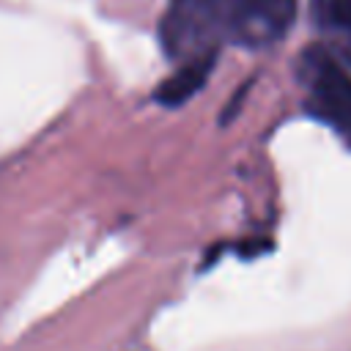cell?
Listing matches in <instances>:
<instances>
[{"label": "cell", "mask_w": 351, "mask_h": 351, "mask_svg": "<svg viewBox=\"0 0 351 351\" xmlns=\"http://www.w3.org/2000/svg\"><path fill=\"white\" fill-rule=\"evenodd\" d=\"M217 66V52L211 55H197L189 60L176 63V71L159 82V88L154 90V99L165 107H181L184 101H189L211 77Z\"/></svg>", "instance_id": "3957f363"}, {"label": "cell", "mask_w": 351, "mask_h": 351, "mask_svg": "<svg viewBox=\"0 0 351 351\" xmlns=\"http://www.w3.org/2000/svg\"><path fill=\"white\" fill-rule=\"evenodd\" d=\"M310 14L324 44L351 66V0H310Z\"/></svg>", "instance_id": "277c9868"}, {"label": "cell", "mask_w": 351, "mask_h": 351, "mask_svg": "<svg viewBox=\"0 0 351 351\" xmlns=\"http://www.w3.org/2000/svg\"><path fill=\"white\" fill-rule=\"evenodd\" d=\"M299 0H170L159 19V44L173 63L225 47H269L280 41Z\"/></svg>", "instance_id": "6da1fadb"}, {"label": "cell", "mask_w": 351, "mask_h": 351, "mask_svg": "<svg viewBox=\"0 0 351 351\" xmlns=\"http://www.w3.org/2000/svg\"><path fill=\"white\" fill-rule=\"evenodd\" d=\"M296 77L304 88V110L351 145V74L346 63L326 44H310L296 60Z\"/></svg>", "instance_id": "7a4b0ae2"}]
</instances>
